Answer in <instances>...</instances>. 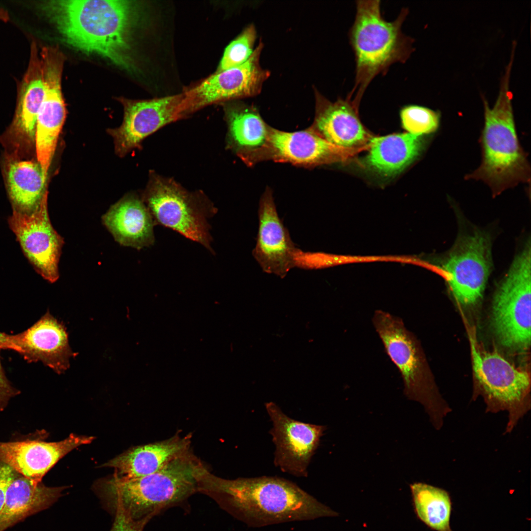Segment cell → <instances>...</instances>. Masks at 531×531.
<instances>
[{
	"label": "cell",
	"instance_id": "obj_2",
	"mask_svg": "<svg viewBox=\"0 0 531 531\" xmlns=\"http://www.w3.org/2000/svg\"><path fill=\"white\" fill-rule=\"evenodd\" d=\"M134 4L121 0L45 1L40 9L70 46L101 56L125 70L133 67Z\"/></svg>",
	"mask_w": 531,
	"mask_h": 531
},
{
	"label": "cell",
	"instance_id": "obj_9",
	"mask_svg": "<svg viewBox=\"0 0 531 531\" xmlns=\"http://www.w3.org/2000/svg\"><path fill=\"white\" fill-rule=\"evenodd\" d=\"M155 224L172 229L212 251L207 219L214 208L174 181L154 177L145 196Z\"/></svg>",
	"mask_w": 531,
	"mask_h": 531
},
{
	"label": "cell",
	"instance_id": "obj_7",
	"mask_svg": "<svg viewBox=\"0 0 531 531\" xmlns=\"http://www.w3.org/2000/svg\"><path fill=\"white\" fill-rule=\"evenodd\" d=\"M491 324L504 347L518 352L531 344V243L515 257L495 292Z\"/></svg>",
	"mask_w": 531,
	"mask_h": 531
},
{
	"label": "cell",
	"instance_id": "obj_26",
	"mask_svg": "<svg viewBox=\"0 0 531 531\" xmlns=\"http://www.w3.org/2000/svg\"><path fill=\"white\" fill-rule=\"evenodd\" d=\"M46 179L38 161H10L6 168V181L13 210L22 213L33 211L47 193Z\"/></svg>",
	"mask_w": 531,
	"mask_h": 531
},
{
	"label": "cell",
	"instance_id": "obj_16",
	"mask_svg": "<svg viewBox=\"0 0 531 531\" xmlns=\"http://www.w3.org/2000/svg\"><path fill=\"white\" fill-rule=\"evenodd\" d=\"M316 116L311 128L332 145L353 151L368 148L374 138L361 123L358 107L347 96L331 102L314 89Z\"/></svg>",
	"mask_w": 531,
	"mask_h": 531
},
{
	"label": "cell",
	"instance_id": "obj_15",
	"mask_svg": "<svg viewBox=\"0 0 531 531\" xmlns=\"http://www.w3.org/2000/svg\"><path fill=\"white\" fill-rule=\"evenodd\" d=\"M258 217V232L253 256L264 272L283 278L295 267V257L298 248L278 216L269 189H266L261 198Z\"/></svg>",
	"mask_w": 531,
	"mask_h": 531
},
{
	"label": "cell",
	"instance_id": "obj_35",
	"mask_svg": "<svg viewBox=\"0 0 531 531\" xmlns=\"http://www.w3.org/2000/svg\"><path fill=\"white\" fill-rule=\"evenodd\" d=\"M8 335L0 332V349H6Z\"/></svg>",
	"mask_w": 531,
	"mask_h": 531
},
{
	"label": "cell",
	"instance_id": "obj_17",
	"mask_svg": "<svg viewBox=\"0 0 531 531\" xmlns=\"http://www.w3.org/2000/svg\"><path fill=\"white\" fill-rule=\"evenodd\" d=\"M264 151L276 161L307 167L342 161L355 152L332 145L312 129L289 132L269 127Z\"/></svg>",
	"mask_w": 531,
	"mask_h": 531
},
{
	"label": "cell",
	"instance_id": "obj_12",
	"mask_svg": "<svg viewBox=\"0 0 531 531\" xmlns=\"http://www.w3.org/2000/svg\"><path fill=\"white\" fill-rule=\"evenodd\" d=\"M47 193L32 212L13 210L8 220L10 229L36 271L51 283L59 277V262L64 241L53 228L48 214Z\"/></svg>",
	"mask_w": 531,
	"mask_h": 531
},
{
	"label": "cell",
	"instance_id": "obj_10",
	"mask_svg": "<svg viewBox=\"0 0 531 531\" xmlns=\"http://www.w3.org/2000/svg\"><path fill=\"white\" fill-rule=\"evenodd\" d=\"M489 236L480 231L460 235L442 262L455 299L470 306L482 298L492 267Z\"/></svg>",
	"mask_w": 531,
	"mask_h": 531
},
{
	"label": "cell",
	"instance_id": "obj_30",
	"mask_svg": "<svg viewBox=\"0 0 531 531\" xmlns=\"http://www.w3.org/2000/svg\"><path fill=\"white\" fill-rule=\"evenodd\" d=\"M256 36V29L253 24L246 27L225 49L217 71L236 67L245 62L254 50Z\"/></svg>",
	"mask_w": 531,
	"mask_h": 531
},
{
	"label": "cell",
	"instance_id": "obj_31",
	"mask_svg": "<svg viewBox=\"0 0 531 531\" xmlns=\"http://www.w3.org/2000/svg\"><path fill=\"white\" fill-rule=\"evenodd\" d=\"M114 514L115 519L110 531H143L150 520L148 519L134 520L119 511Z\"/></svg>",
	"mask_w": 531,
	"mask_h": 531
},
{
	"label": "cell",
	"instance_id": "obj_23",
	"mask_svg": "<svg viewBox=\"0 0 531 531\" xmlns=\"http://www.w3.org/2000/svg\"><path fill=\"white\" fill-rule=\"evenodd\" d=\"M191 439V434L181 437L177 434L164 441L134 447L104 465L115 468V473L127 478L148 475L190 451Z\"/></svg>",
	"mask_w": 531,
	"mask_h": 531
},
{
	"label": "cell",
	"instance_id": "obj_6",
	"mask_svg": "<svg viewBox=\"0 0 531 531\" xmlns=\"http://www.w3.org/2000/svg\"><path fill=\"white\" fill-rule=\"evenodd\" d=\"M372 323L387 354L400 372L405 395L420 403L434 428L441 430L452 409L426 384L422 357L413 334L402 319L385 311H375Z\"/></svg>",
	"mask_w": 531,
	"mask_h": 531
},
{
	"label": "cell",
	"instance_id": "obj_21",
	"mask_svg": "<svg viewBox=\"0 0 531 531\" xmlns=\"http://www.w3.org/2000/svg\"><path fill=\"white\" fill-rule=\"evenodd\" d=\"M424 146L422 136L409 133L374 138L360 164L371 175L381 179H390L415 160Z\"/></svg>",
	"mask_w": 531,
	"mask_h": 531
},
{
	"label": "cell",
	"instance_id": "obj_24",
	"mask_svg": "<svg viewBox=\"0 0 531 531\" xmlns=\"http://www.w3.org/2000/svg\"><path fill=\"white\" fill-rule=\"evenodd\" d=\"M102 220L115 240L122 245L140 249L154 243L155 222L148 207L136 197L119 201Z\"/></svg>",
	"mask_w": 531,
	"mask_h": 531
},
{
	"label": "cell",
	"instance_id": "obj_18",
	"mask_svg": "<svg viewBox=\"0 0 531 531\" xmlns=\"http://www.w3.org/2000/svg\"><path fill=\"white\" fill-rule=\"evenodd\" d=\"M6 349L42 361L58 374L69 368V358L76 355L69 346L66 327L49 312L27 330L8 335Z\"/></svg>",
	"mask_w": 531,
	"mask_h": 531
},
{
	"label": "cell",
	"instance_id": "obj_14",
	"mask_svg": "<svg viewBox=\"0 0 531 531\" xmlns=\"http://www.w3.org/2000/svg\"><path fill=\"white\" fill-rule=\"evenodd\" d=\"M183 97L181 93L146 100L121 99L123 122L119 127L110 130L118 152L125 153L148 136L184 116Z\"/></svg>",
	"mask_w": 531,
	"mask_h": 531
},
{
	"label": "cell",
	"instance_id": "obj_34",
	"mask_svg": "<svg viewBox=\"0 0 531 531\" xmlns=\"http://www.w3.org/2000/svg\"><path fill=\"white\" fill-rule=\"evenodd\" d=\"M10 20V17L8 12L2 8H0V21L5 23L7 22Z\"/></svg>",
	"mask_w": 531,
	"mask_h": 531
},
{
	"label": "cell",
	"instance_id": "obj_8",
	"mask_svg": "<svg viewBox=\"0 0 531 531\" xmlns=\"http://www.w3.org/2000/svg\"><path fill=\"white\" fill-rule=\"evenodd\" d=\"M472 366L486 413H508L504 434H509L530 411V377L497 353L478 351L471 338Z\"/></svg>",
	"mask_w": 531,
	"mask_h": 531
},
{
	"label": "cell",
	"instance_id": "obj_1",
	"mask_svg": "<svg viewBox=\"0 0 531 531\" xmlns=\"http://www.w3.org/2000/svg\"><path fill=\"white\" fill-rule=\"evenodd\" d=\"M198 492L252 527L338 515L295 483L276 476L226 479L207 470Z\"/></svg>",
	"mask_w": 531,
	"mask_h": 531
},
{
	"label": "cell",
	"instance_id": "obj_28",
	"mask_svg": "<svg viewBox=\"0 0 531 531\" xmlns=\"http://www.w3.org/2000/svg\"><path fill=\"white\" fill-rule=\"evenodd\" d=\"M418 518L437 531H452L450 526L451 502L445 490L422 482L410 485Z\"/></svg>",
	"mask_w": 531,
	"mask_h": 531
},
{
	"label": "cell",
	"instance_id": "obj_13",
	"mask_svg": "<svg viewBox=\"0 0 531 531\" xmlns=\"http://www.w3.org/2000/svg\"><path fill=\"white\" fill-rule=\"evenodd\" d=\"M265 406L273 423L270 433L275 445V465L295 476H307L308 465L325 426L291 418L273 402Z\"/></svg>",
	"mask_w": 531,
	"mask_h": 531
},
{
	"label": "cell",
	"instance_id": "obj_20",
	"mask_svg": "<svg viewBox=\"0 0 531 531\" xmlns=\"http://www.w3.org/2000/svg\"><path fill=\"white\" fill-rule=\"evenodd\" d=\"M62 70L54 63L46 65L43 70L44 95L37 118L34 142L37 161L47 177L66 115L61 92Z\"/></svg>",
	"mask_w": 531,
	"mask_h": 531
},
{
	"label": "cell",
	"instance_id": "obj_22",
	"mask_svg": "<svg viewBox=\"0 0 531 531\" xmlns=\"http://www.w3.org/2000/svg\"><path fill=\"white\" fill-rule=\"evenodd\" d=\"M44 95L42 61L37 43L33 40L28 67L18 86L15 113L10 127L11 133L17 140L34 143L37 118Z\"/></svg>",
	"mask_w": 531,
	"mask_h": 531
},
{
	"label": "cell",
	"instance_id": "obj_32",
	"mask_svg": "<svg viewBox=\"0 0 531 531\" xmlns=\"http://www.w3.org/2000/svg\"><path fill=\"white\" fill-rule=\"evenodd\" d=\"M14 472L8 466L0 462V512L4 505L7 488Z\"/></svg>",
	"mask_w": 531,
	"mask_h": 531
},
{
	"label": "cell",
	"instance_id": "obj_19",
	"mask_svg": "<svg viewBox=\"0 0 531 531\" xmlns=\"http://www.w3.org/2000/svg\"><path fill=\"white\" fill-rule=\"evenodd\" d=\"M94 438L71 434L65 440L48 442L38 440L0 442V462L34 484L63 456Z\"/></svg>",
	"mask_w": 531,
	"mask_h": 531
},
{
	"label": "cell",
	"instance_id": "obj_29",
	"mask_svg": "<svg viewBox=\"0 0 531 531\" xmlns=\"http://www.w3.org/2000/svg\"><path fill=\"white\" fill-rule=\"evenodd\" d=\"M402 124L408 133L422 136L438 128L440 115L436 111L418 105H408L400 111Z\"/></svg>",
	"mask_w": 531,
	"mask_h": 531
},
{
	"label": "cell",
	"instance_id": "obj_27",
	"mask_svg": "<svg viewBox=\"0 0 531 531\" xmlns=\"http://www.w3.org/2000/svg\"><path fill=\"white\" fill-rule=\"evenodd\" d=\"M227 117L229 137L241 153H258L264 148L269 127L254 108L244 104L230 106Z\"/></svg>",
	"mask_w": 531,
	"mask_h": 531
},
{
	"label": "cell",
	"instance_id": "obj_5",
	"mask_svg": "<svg viewBox=\"0 0 531 531\" xmlns=\"http://www.w3.org/2000/svg\"><path fill=\"white\" fill-rule=\"evenodd\" d=\"M506 72L498 99L491 109L483 99L484 125L481 136L482 160L479 167L466 176L481 180L494 196L520 183L530 180V166L516 133Z\"/></svg>",
	"mask_w": 531,
	"mask_h": 531
},
{
	"label": "cell",
	"instance_id": "obj_25",
	"mask_svg": "<svg viewBox=\"0 0 531 531\" xmlns=\"http://www.w3.org/2000/svg\"><path fill=\"white\" fill-rule=\"evenodd\" d=\"M63 487L34 484L15 471L8 484L5 501L0 512V531L43 510L60 496Z\"/></svg>",
	"mask_w": 531,
	"mask_h": 531
},
{
	"label": "cell",
	"instance_id": "obj_33",
	"mask_svg": "<svg viewBox=\"0 0 531 531\" xmlns=\"http://www.w3.org/2000/svg\"><path fill=\"white\" fill-rule=\"evenodd\" d=\"M15 393L4 377L0 363V409L4 406L9 398Z\"/></svg>",
	"mask_w": 531,
	"mask_h": 531
},
{
	"label": "cell",
	"instance_id": "obj_3",
	"mask_svg": "<svg viewBox=\"0 0 531 531\" xmlns=\"http://www.w3.org/2000/svg\"><path fill=\"white\" fill-rule=\"evenodd\" d=\"M207 469L190 450L154 473L133 478L115 473L96 489L113 513L119 511L134 520H150L198 492L200 477Z\"/></svg>",
	"mask_w": 531,
	"mask_h": 531
},
{
	"label": "cell",
	"instance_id": "obj_4",
	"mask_svg": "<svg viewBox=\"0 0 531 531\" xmlns=\"http://www.w3.org/2000/svg\"><path fill=\"white\" fill-rule=\"evenodd\" d=\"M409 11L402 8L398 17H383L381 1H356V13L349 31L355 63L354 86L348 95L357 106L372 81L384 75L395 63H405L414 51V39L402 31Z\"/></svg>",
	"mask_w": 531,
	"mask_h": 531
},
{
	"label": "cell",
	"instance_id": "obj_11",
	"mask_svg": "<svg viewBox=\"0 0 531 531\" xmlns=\"http://www.w3.org/2000/svg\"><path fill=\"white\" fill-rule=\"evenodd\" d=\"M263 48V43L260 41L245 62L217 71L183 93L185 114L214 103L259 94L264 82L270 75L269 71L260 65Z\"/></svg>",
	"mask_w": 531,
	"mask_h": 531
}]
</instances>
